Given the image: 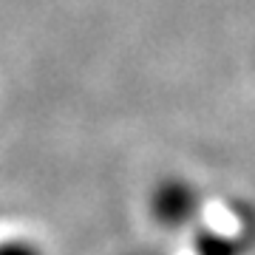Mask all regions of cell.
Instances as JSON below:
<instances>
[{
	"label": "cell",
	"mask_w": 255,
	"mask_h": 255,
	"mask_svg": "<svg viewBox=\"0 0 255 255\" xmlns=\"http://www.w3.org/2000/svg\"><path fill=\"white\" fill-rule=\"evenodd\" d=\"M199 207H201L199 190L187 179H179V176L162 179V182L156 184V190L150 193V216L164 230L187 227L196 219Z\"/></svg>",
	"instance_id": "1"
},
{
	"label": "cell",
	"mask_w": 255,
	"mask_h": 255,
	"mask_svg": "<svg viewBox=\"0 0 255 255\" xmlns=\"http://www.w3.org/2000/svg\"><path fill=\"white\" fill-rule=\"evenodd\" d=\"M0 255H40V250L31 241L14 238V241H0Z\"/></svg>",
	"instance_id": "2"
}]
</instances>
